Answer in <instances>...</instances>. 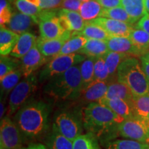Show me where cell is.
Returning a JSON list of instances; mask_svg holds the SVG:
<instances>
[{
  "instance_id": "obj_48",
  "label": "cell",
  "mask_w": 149,
  "mask_h": 149,
  "mask_svg": "<svg viewBox=\"0 0 149 149\" xmlns=\"http://www.w3.org/2000/svg\"><path fill=\"white\" fill-rule=\"evenodd\" d=\"M143 57H145V58H146V59H148V60H149V51H147L146 53L144 54V55H142Z\"/></svg>"
},
{
  "instance_id": "obj_24",
  "label": "cell",
  "mask_w": 149,
  "mask_h": 149,
  "mask_svg": "<svg viewBox=\"0 0 149 149\" xmlns=\"http://www.w3.org/2000/svg\"><path fill=\"white\" fill-rule=\"evenodd\" d=\"M48 149H72L73 141L63 135L53 124V130L47 139Z\"/></svg>"
},
{
  "instance_id": "obj_49",
  "label": "cell",
  "mask_w": 149,
  "mask_h": 149,
  "mask_svg": "<svg viewBox=\"0 0 149 149\" xmlns=\"http://www.w3.org/2000/svg\"><path fill=\"white\" fill-rule=\"evenodd\" d=\"M8 1H10V2H13V1H16V0H8Z\"/></svg>"
},
{
  "instance_id": "obj_1",
  "label": "cell",
  "mask_w": 149,
  "mask_h": 149,
  "mask_svg": "<svg viewBox=\"0 0 149 149\" xmlns=\"http://www.w3.org/2000/svg\"><path fill=\"white\" fill-rule=\"evenodd\" d=\"M49 109L43 102H29L18 110L16 124L26 137L35 138L45 133L48 128Z\"/></svg>"
},
{
  "instance_id": "obj_25",
  "label": "cell",
  "mask_w": 149,
  "mask_h": 149,
  "mask_svg": "<svg viewBox=\"0 0 149 149\" xmlns=\"http://www.w3.org/2000/svg\"><path fill=\"white\" fill-rule=\"evenodd\" d=\"M103 57L109 70L110 79H111L110 83H111L113 81V78L117 77V69L119 66L124 59L128 57V55L109 51L105 55L103 56Z\"/></svg>"
},
{
  "instance_id": "obj_29",
  "label": "cell",
  "mask_w": 149,
  "mask_h": 149,
  "mask_svg": "<svg viewBox=\"0 0 149 149\" xmlns=\"http://www.w3.org/2000/svg\"><path fill=\"white\" fill-rule=\"evenodd\" d=\"M95 59V57H88L81 64H79L81 86H82L81 92L94 81Z\"/></svg>"
},
{
  "instance_id": "obj_3",
  "label": "cell",
  "mask_w": 149,
  "mask_h": 149,
  "mask_svg": "<svg viewBox=\"0 0 149 149\" xmlns=\"http://www.w3.org/2000/svg\"><path fill=\"white\" fill-rule=\"evenodd\" d=\"M82 120L84 128L90 133L100 134L125 120L104 104L92 102L83 109Z\"/></svg>"
},
{
  "instance_id": "obj_27",
  "label": "cell",
  "mask_w": 149,
  "mask_h": 149,
  "mask_svg": "<svg viewBox=\"0 0 149 149\" xmlns=\"http://www.w3.org/2000/svg\"><path fill=\"white\" fill-rule=\"evenodd\" d=\"M122 6L135 22L147 13L144 0H122Z\"/></svg>"
},
{
  "instance_id": "obj_31",
  "label": "cell",
  "mask_w": 149,
  "mask_h": 149,
  "mask_svg": "<svg viewBox=\"0 0 149 149\" xmlns=\"http://www.w3.org/2000/svg\"><path fill=\"white\" fill-rule=\"evenodd\" d=\"M129 39L137 47L142 55L149 51V35L141 29H133L130 33Z\"/></svg>"
},
{
  "instance_id": "obj_47",
  "label": "cell",
  "mask_w": 149,
  "mask_h": 149,
  "mask_svg": "<svg viewBox=\"0 0 149 149\" xmlns=\"http://www.w3.org/2000/svg\"><path fill=\"white\" fill-rule=\"evenodd\" d=\"M144 4L147 13H149V0H144Z\"/></svg>"
},
{
  "instance_id": "obj_10",
  "label": "cell",
  "mask_w": 149,
  "mask_h": 149,
  "mask_svg": "<svg viewBox=\"0 0 149 149\" xmlns=\"http://www.w3.org/2000/svg\"><path fill=\"white\" fill-rule=\"evenodd\" d=\"M54 125L60 133L73 141L81 135V127L79 121L70 113H59L55 117Z\"/></svg>"
},
{
  "instance_id": "obj_23",
  "label": "cell",
  "mask_w": 149,
  "mask_h": 149,
  "mask_svg": "<svg viewBox=\"0 0 149 149\" xmlns=\"http://www.w3.org/2000/svg\"><path fill=\"white\" fill-rule=\"evenodd\" d=\"M24 77L23 71L21 67L9 72L1 80V97H6L10 94L17 84L19 82L20 79Z\"/></svg>"
},
{
  "instance_id": "obj_37",
  "label": "cell",
  "mask_w": 149,
  "mask_h": 149,
  "mask_svg": "<svg viewBox=\"0 0 149 149\" xmlns=\"http://www.w3.org/2000/svg\"><path fill=\"white\" fill-rule=\"evenodd\" d=\"M149 144L145 142L133 140L122 139L110 143L108 149H148Z\"/></svg>"
},
{
  "instance_id": "obj_45",
  "label": "cell",
  "mask_w": 149,
  "mask_h": 149,
  "mask_svg": "<svg viewBox=\"0 0 149 149\" xmlns=\"http://www.w3.org/2000/svg\"><path fill=\"white\" fill-rule=\"evenodd\" d=\"M22 149H47L44 145L42 144H33L29 146L27 148H24Z\"/></svg>"
},
{
  "instance_id": "obj_44",
  "label": "cell",
  "mask_w": 149,
  "mask_h": 149,
  "mask_svg": "<svg viewBox=\"0 0 149 149\" xmlns=\"http://www.w3.org/2000/svg\"><path fill=\"white\" fill-rule=\"evenodd\" d=\"M141 61L142 69L149 80V60L148 59L145 58L143 56H141Z\"/></svg>"
},
{
  "instance_id": "obj_6",
  "label": "cell",
  "mask_w": 149,
  "mask_h": 149,
  "mask_svg": "<svg viewBox=\"0 0 149 149\" xmlns=\"http://www.w3.org/2000/svg\"><path fill=\"white\" fill-rule=\"evenodd\" d=\"M86 59V55L79 53L55 56L41 70L39 74V81L40 83L48 81L54 76L63 73L71 67L81 64Z\"/></svg>"
},
{
  "instance_id": "obj_19",
  "label": "cell",
  "mask_w": 149,
  "mask_h": 149,
  "mask_svg": "<svg viewBox=\"0 0 149 149\" xmlns=\"http://www.w3.org/2000/svg\"><path fill=\"white\" fill-rule=\"evenodd\" d=\"M37 37L33 33L26 32L19 35V38L10 56L17 59H22L37 44Z\"/></svg>"
},
{
  "instance_id": "obj_20",
  "label": "cell",
  "mask_w": 149,
  "mask_h": 149,
  "mask_svg": "<svg viewBox=\"0 0 149 149\" xmlns=\"http://www.w3.org/2000/svg\"><path fill=\"white\" fill-rule=\"evenodd\" d=\"M109 51L107 41L88 39L85 46L78 53L84 55L88 57L97 58L103 57Z\"/></svg>"
},
{
  "instance_id": "obj_9",
  "label": "cell",
  "mask_w": 149,
  "mask_h": 149,
  "mask_svg": "<svg viewBox=\"0 0 149 149\" xmlns=\"http://www.w3.org/2000/svg\"><path fill=\"white\" fill-rule=\"evenodd\" d=\"M21 131L8 117L1 119L0 127V148L19 149L22 144Z\"/></svg>"
},
{
  "instance_id": "obj_33",
  "label": "cell",
  "mask_w": 149,
  "mask_h": 149,
  "mask_svg": "<svg viewBox=\"0 0 149 149\" xmlns=\"http://www.w3.org/2000/svg\"><path fill=\"white\" fill-rule=\"evenodd\" d=\"M101 17L126 22L130 24H133L135 22L122 6L111 8H104Z\"/></svg>"
},
{
  "instance_id": "obj_22",
  "label": "cell",
  "mask_w": 149,
  "mask_h": 149,
  "mask_svg": "<svg viewBox=\"0 0 149 149\" xmlns=\"http://www.w3.org/2000/svg\"><path fill=\"white\" fill-rule=\"evenodd\" d=\"M19 38V35L14 33L4 26L0 29V54L8 55L10 54Z\"/></svg>"
},
{
  "instance_id": "obj_4",
  "label": "cell",
  "mask_w": 149,
  "mask_h": 149,
  "mask_svg": "<svg viewBox=\"0 0 149 149\" xmlns=\"http://www.w3.org/2000/svg\"><path fill=\"white\" fill-rule=\"evenodd\" d=\"M117 80L127 86L134 96L149 93V80L135 57H127L121 63L117 69Z\"/></svg>"
},
{
  "instance_id": "obj_50",
  "label": "cell",
  "mask_w": 149,
  "mask_h": 149,
  "mask_svg": "<svg viewBox=\"0 0 149 149\" xmlns=\"http://www.w3.org/2000/svg\"><path fill=\"white\" fill-rule=\"evenodd\" d=\"M82 2H84V1H89V0H81Z\"/></svg>"
},
{
  "instance_id": "obj_8",
  "label": "cell",
  "mask_w": 149,
  "mask_h": 149,
  "mask_svg": "<svg viewBox=\"0 0 149 149\" xmlns=\"http://www.w3.org/2000/svg\"><path fill=\"white\" fill-rule=\"evenodd\" d=\"M122 137L141 142H149V119L135 116L126 119L118 125Z\"/></svg>"
},
{
  "instance_id": "obj_28",
  "label": "cell",
  "mask_w": 149,
  "mask_h": 149,
  "mask_svg": "<svg viewBox=\"0 0 149 149\" xmlns=\"http://www.w3.org/2000/svg\"><path fill=\"white\" fill-rule=\"evenodd\" d=\"M88 40V38L82 35L72 33L71 37L66 41L58 55L78 53L82 49Z\"/></svg>"
},
{
  "instance_id": "obj_43",
  "label": "cell",
  "mask_w": 149,
  "mask_h": 149,
  "mask_svg": "<svg viewBox=\"0 0 149 149\" xmlns=\"http://www.w3.org/2000/svg\"><path fill=\"white\" fill-rule=\"evenodd\" d=\"M137 28L144 30L149 35V13H147L139 20L137 24Z\"/></svg>"
},
{
  "instance_id": "obj_38",
  "label": "cell",
  "mask_w": 149,
  "mask_h": 149,
  "mask_svg": "<svg viewBox=\"0 0 149 149\" xmlns=\"http://www.w3.org/2000/svg\"><path fill=\"white\" fill-rule=\"evenodd\" d=\"M94 81H102L110 83V75L104 57H97L95 59Z\"/></svg>"
},
{
  "instance_id": "obj_7",
  "label": "cell",
  "mask_w": 149,
  "mask_h": 149,
  "mask_svg": "<svg viewBox=\"0 0 149 149\" xmlns=\"http://www.w3.org/2000/svg\"><path fill=\"white\" fill-rule=\"evenodd\" d=\"M38 79L36 74H32L20 81L13 89L8 98V115L17 112L31 95L36 91Z\"/></svg>"
},
{
  "instance_id": "obj_32",
  "label": "cell",
  "mask_w": 149,
  "mask_h": 149,
  "mask_svg": "<svg viewBox=\"0 0 149 149\" xmlns=\"http://www.w3.org/2000/svg\"><path fill=\"white\" fill-rule=\"evenodd\" d=\"M132 104L136 116L149 119V93L142 95L133 96Z\"/></svg>"
},
{
  "instance_id": "obj_36",
  "label": "cell",
  "mask_w": 149,
  "mask_h": 149,
  "mask_svg": "<svg viewBox=\"0 0 149 149\" xmlns=\"http://www.w3.org/2000/svg\"><path fill=\"white\" fill-rule=\"evenodd\" d=\"M14 57H8L7 55H1L0 58V79L9 72L21 66V61Z\"/></svg>"
},
{
  "instance_id": "obj_26",
  "label": "cell",
  "mask_w": 149,
  "mask_h": 149,
  "mask_svg": "<svg viewBox=\"0 0 149 149\" xmlns=\"http://www.w3.org/2000/svg\"><path fill=\"white\" fill-rule=\"evenodd\" d=\"M104 8L97 0H89L82 3L79 13L85 22H88L101 17Z\"/></svg>"
},
{
  "instance_id": "obj_39",
  "label": "cell",
  "mask_w": 149,
  "mask_h": 149,
  "mask_svg": "<svg viewBox=\"0 0 149 149\" xmlns=\"http://www.w3.org/2000/svg\"><path fill=\"white\" fill-rule=\"evenodd\" d=\"M12 12L10 1L8 0H0V24L5 26L10 21Z\"/></svg>"
},
{
  "instance_id": "obj_18",
  "label": "cell",
  "mask_w": 149,
  "mask_h": 149,
  "mask_svg": "<svg viewBox=\"0 0 149 149\" xmlns=\"http://www.w3.org/2000/svg\"><path fill=\"white\" fill-rule=\"evenodd\" d=\"M68 40L69 39L65 37L48 40L40 37L37 40V46L44 56L53 58L59 55L63 46Z\"/></svg>"
},
{
  "instance_id": "obj_34",
  "label": "cell",
  "mask_w": 149,
  "mask_h": 149,
  "mask_svg": "<svg viewBox=\"0 0 149 149\" xmlns=\"http://www.w3.org/2000/svg\"><path fill=\"white\" fill-rule=\"evenodd\" d=\"M72 149H102L95 134L89 132L80 135L73 141Z\"/></svg>"
},
{
  "instance_id": "obj_46",
  "label": "cell",
  "mask_w": 149,
  "mask_h": 149,
  "mask_svg": "<svg viewBox=\"0 0 149 149\" xmlns=\"http://www.w3.org/2000/svg\"><path fill=\"white\" fill-rule=\"evenodd\" d=\"M1 119H3V116L5 113V106L3 104V101L1 100Z\"/></svg>"
},
{
  "instance_id": "obj_30",
  "label": "cell",
  "mask_w": 149,
  "mask_h": 149,
  "mask_svg": "<svg viewBox=\"0 0 149 149\" xmlns=\"http://www.w3.org/2000/svg\"><path fill=\"white\" fill-rule=\"evenodd\" d=\"M73 33L82 35L88 39L105 41H107L111 37V35L100 26L88 23V22H86V25L81 32H74Z\"/></svg>"
},
{
  "instance_id": "obj_15",
  "label": "cell",
  "mask_w": 149,
  "mask_h": 149,
  "mask_svg": "<svg viewBox=\"0 0 149 149\" xmlns=\"http://www.w3.org/2000/svg\"><path fill=\"white\" fill-rule=\"evenodd\" d=\"M37 24L33 17L27 15L22 12H14L11 16L10 21L6 24L8 29L18 35L29 32L35 24Z\"/></svg>"
},
{
  "instance_id": "obj_5",
  "label": "cell",
  "mask_w": 149,
  "mask_h": 149,
  "mask_svg": "<svg viewBox=\"0 0 149 149\" xmlns=\"http://www.w3.org/2000/svg\"><path fill=\"white\" fill-rule=\"evenodd\" d=\"M40 37L44 39L68 38L72 36L71 31H67L63 26L58 16V10H43L38 19Z\"/></svg>"
},
{
  "instance_id": "obj_21",
  "label": "cell",
  "mask_w": 149,
  "mask_h": 149,
  "mask_svg": "<svg viewBox=\"0 0 149 149\" xmlns=\"http://www.w3.org/2000/svg\"><path fill=\"white\" fill-rule=\"evenodd\" d=\"M133 96V93L127 86L117 80L109 83L107 92L102 99H121L132 102Z\"/></svg>"
},
{
  "instance_id": "obj_14",
  "label": "cell",
  "mask_w": 149,
  "mask_h": 149,
  "mask_svg": "<svg viewBox=\"0 0 149 149\" xmlns=\"http://www.w3.org/2000/svg\"><path fill=\"white\" fill-rule=\"evenodd\" d=\"M107 43L110 51L125 53L128 55L142 56V53L134 45L129 37L111 36L107 40Z\"/></svg>"
},
{
  "instance_id": "obj_41",
  "label": "cell",
  "mask_w": 149,
  "mask_h": 149,
  "mask_svg": "<svg viewBox=\"0 0 149 149\" xmlns=\"http://www.w3.org/2000/svg\"><path fill=\"white\" fill-rule=\"evenodd\" d=\"M82 3L81 0H63L60 8L79 12L80 7Z\"/></svg>"
},
{
  "instance_id": "obj_2",
  "label": "cell",
  "mask_w": 149,
  "mask_h": 149,
  "mask_svg": "<svg viewBox=\"0 0 149 149\" xmlns=\"http://www.w3.org/2000/svg\"><path fill=\"white\" fill-rule=\"evenodd\" d=\"M82 90L79 64L48 81L44 91L48 95L58 100H75Z\"/></svg>"
},
{
  "instance_id": "obj_40",
  "label": "cell",
  "mask_w": 149,
  "mask_h": 149,
  "mask_svg": "<svg viewBox=\"0 0 149 149\" xmlns=\"http://www.w3.org/2000/svg\"><path fill=\"white\" fill-rule=\"evenodd\" d=\"M44 10L55 9L60 7L63 0H28Z\"/></svg>"
},
{
  "instance_id": "obj_12",
  "label": "cell",
  "mask_w": 149,
  "mask_h": 149,
  "mask_svg": "<svg viewBox=\"0 0 149 149\" xmlns=\"http://www.w3.org/2000/svg\"><path fill=\"white\" fill-rule=\"evenodd\" d=\"M48 57L41 53L37 44L21 59V68L23 71V77H27L34 73L43 65L47 64Z\"/></svg>"
},
{
  "instance_id": "obj_42",
  "label": "cell",
  "mask_w": 149,
  "mask_h": 149,
  "mask_svg": "<svg viewBox=\"0 0 149 149\" xmlns=\"http://www.w3.org/2000/svg\"><path fill=\"white\" fill-rule=\"evenodd\" d=\"M104 8H111L122 6V0H97Z\"/></svg>"
},
{
  "instance_id": "obj_16",
  "label": "cell",
  "mask_w": 149,
  "mask_h": 149,
  "mask_svg": "<svg viewBox=\"0 0 149 149\" xmlns=\"http://www.w3.org/2000/svg\"><path fill=\"white\" fill-rule=\"evenodd\" d=\"M109 85V84L106 81H94L81 93L79 97H81L84 103L99 102L105 96Z\"/></svg>"
},
{
  "instance_id": "obj_11",
  "label": "cell",
  "mask_w": 149,
  "mask_h": 149,
  "mask_svg": "<svg viewBox=\"0 0 149 149\" xmlns=\"http://www.w3.org/2000/svg\"><path fill=\"white\" fill-rule=\"evenodd\" d=\"M88 23L100 26L111 36L115 37H129L130 33L133 29L132 24L102 17L95 19Z\"/></svg>"
},
{
  "instance_id": "obj_51",
  "label": "cell",
  "mask_w": 149,
  "mask_h": 149,
  "mask_svg": "<svg viewBox=\"0 0 149 149\" xmlns=\"http://www.w3.org/2000/svg\"><path fill=\"white\" fill-rule=\"evenodd\" d=\"M148 149H149V146H148Z\"/></svg>"
},
{
  "instance_id": "obj_13",
  "label": "cell",
  "mask_w": 149,
  "mask_h": 149,
  "mask_svg": "<svg viewBox=\"0 0 149 149\" xmlns=\"http://www.w3.org/2000/svg\"><path fill=\"white\" fill-rule=\"evenodd\" d=\"M58 16L63 26L71 32H81L86 25L79 12L61 8L58 10Z\"/></svg>"
},
{
  "instance_id": "obj_35",
  "label": "cell",
  "mask_w": 149,
  "mask_h": 149,
  "mask_svg": "<svg viewBox=\"0 0 149 149\" xmlns=\"http://www.w3.org/2000/svg\"><path fill=\"white\" fill-rule=\"evenodd\" d=\"M15 5L19 11L27 15L33 17L38 24L39 17L44 9H42L38 6L28 0H16Z\"/></svg>"
},
{
  "instance_id": "obj_17",
  "label": "cell",
  "mask_w": 149,
  "mask_h": 149,
  "mask_svg": "<svg viewBox=\"0 0 149 149\" xmlns=\"http://www.w3.org/2000/svg\"><path fill=\"white\" fill-rule=\"evenodd\" d=\"M99 102L107 106L124 120L136 116L132 102L121 99H102Z\"/></svg>"
}]
</instances>
